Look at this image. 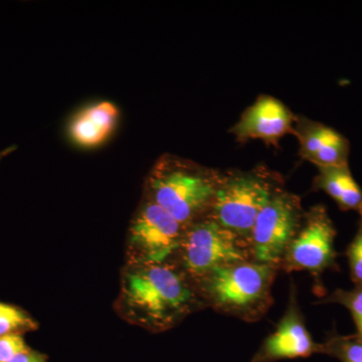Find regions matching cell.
<instances>
[{"instance_id":"cell-3","label":"cell","mask_w":362,"mask_h":362,"mask_svg":"<svg viewBox=\"0 0 362 362\" xmlns=\"http://www.w3.org/2000/svg\"><path fill=\"white\" fill-rule=\"evenodd\" d=\"M221 176L180 159H160L148 180L150 201L187 228L209 214Z\"/></svg>"},{"instance_id":"cell-2","label":"cell","mask_w":362,"mask_h":362,"mask_svg":"<svg viewBox=\"0 0 362 362\" xmlns=\"http://www.w3.org/2000/svg\"><path fill=\"white\" fill-rule=\"evenodd\" d=\"M279 268L254 261L221 267L197 283L204 303L242 320L265 315L273 298L272 285Z\"/></svg>"},{"instance_id":"cell-16","label":"cell","mask_w":362,"mask_h":362,"mask_svg":"<svg viewBox=\"0 0 362 362\" xmlns=\"http://www.w3.org/2000/svg\"><path fill=\"white\" fill-rule=\"evenodd\" d=\"M321 303L339 304L349 309L356 326L354 335L362 340V285H356L351 290L337 289Z\"/></svg>"},{"instance_id":"cell-12","label":"cell","mask_w":362,"mask_h":362,"mask_svg":"<svg viewBox=\"0 0 362 362\" xmlns=\"http://www.w3.org/2000/svg\"><path fill=\"white\" fill-rule=\"evenodd\" d=\"M118 108L111 102L90 105L74 117L70 125L71 140L85 148L99 146L116 128Z\"/></svg>"},{"instance_id":"cell-19","label":"cell","mask_w":362,"mask_h":362,"mask_svg":"<svg viewBox=\"0 0 362 362\" xmlns=\"http://www.w3.org/2000/svg\"><path fill=\"white\" fill-rule=\"evenodd\" d=\"M47 361H49V357L47 354L30 347L7 362H47Z\"/></svg>"},{"instance_id":"cell-1","label":"cell","mask_w":362,"mask_h":362,"mask_svg":"<svg viewBox=\"0 0 362 362\" xmlns=\"http://www.w3.org/2000/svg\"><path fill=\"white\" fill-rule=\"evenodd\" d=\"M117 310L128 322L151 331L171 329L204 304L197 284L170 262L128 265Z\"/></svg>"},{"instance_id":"cell-4","label":"cell","mask_w":362,"mask_h":362,"mask_svg":"<svg viewBox=\"0 0 362 362\" xmlns=\"http://www.w3.org/2000/svg\"><path fill=\"white\" fill-rule=\"evenodd\" d=\"M178 254L195 284L221 267L252 261L249 243L209 216L185 228Z\"/></svg>"},{"instance_id":"cell-7","label":"cell","mask_w":362,"mask_h":362,"mask_svg":"<svg viewBox=\"0 0 362 362\" xmlns=\"http://www.w3.org/2000/svg\"><path fill=\"white\" fill-rule=\"evenodd\" d=\"M185 226L152 201L138 211L128 237V265L165 263L178 252Z\"/></svg>"},{"instance_id":"cell-21","label":"cell","mask_w":362,"mask_h":362,"mask_svg":"<svg viewBox=\"0 0 362 362\" xmlns=\"http://www.w3.org/2000/svg\"><path fill=\"white\" fill-rule=\"evenodd\" d=\"M359 213V216H361V230H362V209H361V211H358Z\"/></svg>"},{"instance_id":"cell-18","label":"cell","mask_w":362,"mask_h":362,"mask_svg":"<svg viewBox=\"0 0 362 362\" xmlns=\"http://www.w3.org/2000/svg\"><path fill=\"white\" fill-rule=\"evenodd\" d=\"M30 349L25 338L21 334H8L0 337V362H7L21 352Z\"/></svg>"},{"instance_id":"cell-14","label":"cell","mask_w":362,"mask_h":362,"mask_svg":"<svg viewBox=\"0 0 362 362\" xmlns=\"http://www.w3.org/2000/svg\"><path fill=\"white\" fill-rule=\"evenodd\" d=\"M39 324L28 312L16 305L0 302V337L32 332Z\"/></svg>"},{"instance_id":"cell-13","label":"cell","mask_w":362,"mask_h":362,"mask_svg":"<svg viewBox=\"0 0 362 362\" xmlns=\"http://www.w3.org/2000/svg\"><path fill=\"white\" fill-rule=\"evenodd\" d=\"M314 187L323 190L342 211L362 209V190L350 173L349 165L318 168Z\"/></svg>"},{"instance_id":"cell-20","label":"cell","mask_w":362,"mask_h":362,"mask_svg":"<svg viewBox=\"0 0 362 362\" xmlns=\"http://www.w3.org/2000/svg\"><path fill=\"white\" fill-rule=\"evenodd\" d=\"M16 150V145H11V146L7 147V148L0 150V161H1L2 159L6 158V156H8L9 154L13 153Z\"/></svg>"},{"instance_id":"cell-15","label":"cell","mask_w":362,"mask_h":362,"mask_svg":"<svg viewBox=\"0 0 362 362\" xmlns=\"http://www.w3.org/2000/svg\"><path fill=\"white\" fill-rule=\"evenodd\" d=\"M322 354L340 362H362V340L356 335L332 333L322 343Z\"/></svg>"},{"instance_id":"cell-9","label":"cell","mask_w":362,"mask_h":362,"mask_svg":"<svg viewBox=\"0 0 362 362\" xmlns=\"http://www.w3.org/2000/svg\"><path fill=\"white\" fill-rule=\"evenodd\" d=\"M290 295L284 316L276 330L262 343L251 362H277L322 354V343L314 341L307 329L298 304L294 285Z\"/></svg>"},{"instance_id":"cell-6","label":"cell","mask_w":362,"mask_h":362,"mask_svg":"<svg viewBox=\"0 0 362 362\" xmlns=\"http://www.w3.org/2000/svg\"><path fill=\"white\" fill-rule=\"evenodd\" d=\"M297 195L279 189L259 211L250 235L252 259L280 269L288 247L303 223Z\"/></svg>"},{"instance_id":"cell-5","label":"cell","mask_w":362,"mask_h":362,"mask_svg":"<svg viewBox=\"0 0 362 362\" xmlns=\"http://www.w3.org/2000/svg\"><path fill=\"white\" fill-rule=\"evenodd\" d=\"M277 190L261 173L221 176L207 216L249 243L257 216Z\"/></svg>"},{"instance_id":"cell-11","label":"cell","mask_w":362,"mask_h":362,"mask_svg":"<svg viewBox=\"0 0 362 362\" xmlns=\"http://www.w3.org/2000/svg\"><path fill=\"white\" fill-rule=\"evenodd\" d=\"M300 154L317 168L349 165V142L339 132L315 122L299 124Z\"/></svg>"},{"instance_id":"cell-10","label":"cell","mask_w":362,"mask_h":362,"mask_svg":"<svg viewBox=\"0 0 362 362\" xmlns=\"http://www.w3.org/2000/svg\"><path fill=\"white\" fill-rule=\"evenodd\" d=\"M294 121L292 112L282 102L262 96L240 116L232 133L240 141L261 139L274 143L294 131Z\"/></svg>"},{"instance_id":"cell-8","label":"cell","mask_w":362,"mask_h":362,"mask_svg":"<svg viewBox=\"0 0 362 362\" xmlns=\"http://www.w3.org/2000/svg\"><path fill=\"white\" fill-rule=\"evenodd\" d=\"M337 228L324 206L312 207L288 247L280 269L287 272L308 271L320 277L326 270H337L335 251Z\"/></svg>"},{"instance_id":"cell-17","label":"cell","mask_w":362,"mask_h":362,"mask_svg":"<svg viewBox=\"0 0 362 362\" xmlns=\"http://www.w3.org/2000/svg\"><path fill=\"white\" fill-rule=\"evenodd\" d=\"M350 277L354 285H362V230L359 228L346 251Z\"/></svg>"}]
</instances>
